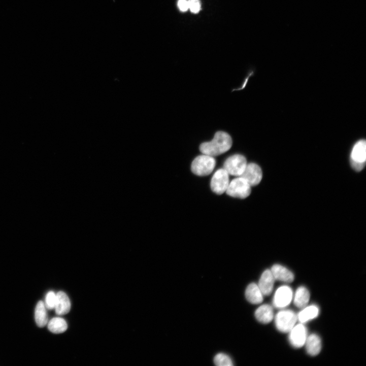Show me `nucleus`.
Segmentation results:
<instances>
[{
    "mask_svg": "<svg viewBox=\"0 0 366 366\" xmlns=\"http://www.w3.org/2000/svg\"><path fill=\"white\" fill-rule=\"evenodd\" d=\"M232 139L227 133L217 132L213 140L203 143L200 151L203 154L212 157L220 155L227 152L232 146Z\"/></svg>",
    "mask_w": 366,
    "mask_h": 366,
    "instance_id": "1",
    "label": "nucleus"
},
{
    "mask_svg": "<svg viewBox=\"0 0 366 366\" xmlns=\"http://www.w3.org/2000/svg\"><path fill=\"white\" fill-rule=\"evenodd\" d=\"M216 166L213 157L205 154L197 157L192 162L191 171L198 176H206L211 174Z\"/></svg>",
    "mask_w": 366,
    "mask_h": 366,
    "instance_id": "2",
    "label": "nucleus"
},
{
    "mask_svg": "<svg viewBox=\"0 0 366 366\" xmlns=\"http://www.w3.org/2000/svg\"><path fill=\"white\" fill-rule=\"evenodd\" d=\"M225 192L230 196L244 199L250 195L251 186L244 178L238 177L229 182Z\"/></svg>",
    "mask_w": 366,
    "mask_h": 366,
    "instance_id": "3",
    "label": "nucleus"
},
{
    "mask_svg": "<svg viewBox=\"0 0 366 366\" xmlns=\"http://www.w3.org/2000/svg\"><path fill=\"white\" fill-rule=\"evenodd\" d=\"M365 141L360 140L355 144L352 150L350 156L351 166L355 171L360 172L365 166Z\"/></svg>",
    "mask_w": 366,
    "mask_h": 366,
    "instance_id": "4",
    "label": "nucleus"
},
{
    "mask_svg": "<svg viewBox=\"0 0 366 366\" xmlns=\"http://www.w3.org/2000/svg\"><path fill=\"white\" fill-rule=\"evenodd\" d=\"M297 317L291 310H282L275 317V324L277 329L282 332H288L294 327Z\"/></svg>",
    "mask_w": 366,
    "mask_h": 366,
    "instance_id": "5",
    "label": "nucleus"
},
{
    "mask_svg": "<svg viewBox=\"0 0 366 366\" xmlns=\"http://www.w3.org/2000/svg\"><path fill=\"white\" fill-rule=\"evenodd\" d=\"M247 165L246 158L243 155L237 154L226 159L224 168L229 175L240 177Z\"/></svg>",
    "mask_w": 366,
    "mask_h": 366,
    "instance_id": "6",
    "label": "nucleus"
},
{
    "mask_svg": "<svg viewBox=\"0 0 366 366\" xmlns=\"http://www.w3.org/2000/svg\"><path fill=\"white\" fill-rule=\"evenodd\" d=\"M229 176L224 169L217 170L213 176L211 181L212 190L218 195L225 192L229 184Z\"/></svg>",
    "mask_w": 366,
    "mask_h": 366,
    "instance_id": "7",
    "label": "nucleus"
},
{
    "mask_svg": "<svg viewBox=\"0 0 366 366\" xmlns=\"http://www.w3.org/2000/svg\"><path fill=\"white\" fill-rule=\"evenodd\" d=\"M241 177L244 178L251 187L255 186L261 182L262 172L261 168L257 164L251 163L247 164Z\"/></svg>",
    "mask_w": 366,
    "mask_h": 366,
    "instance_id": "8",
    "label": "nucleus"
},
{
    "mask_svg": "<svg viewBox=\"0 0 366 366\" xmlns=\"http://www.w3.org/2000/svg\"><path fill=\"white\" fill-rule=\"evenodd\" d=\"M292 298V291L287 286L279 287L276 291L273 300L274 306L278 308H283L288 306Z\"/></svg>",
    "mask_w": 366,
    "mask_h": 366,
    "instance_id": "9",
    "label": "nucleus"
},
{
    "mask_svg": "<svg viewBox=\"0 0 366 366\" xmlns=\"http://www.w3.org/2000/svg\"><path fill=\"white\" fill-rule=\"evenodd\" d=\"M289 341L292 345L296 348L302 347L307 339V330L302 324L293 327L290 331Z\"/></svg>",
    "mask_w": 366,
    "mask_h": 366,
    "instance_id": "10",
    "label": "nucleus"
},
{
    "mask_svg": "<svg viewBox=\"0 0 366 366\" xmlns=\"http://www.w3.org/2000/svg\"><path fill=\"white\" fill-rule=\"evenodd\" d=\"M275 280L271 270H267L262 273L258 286L263 295H269L272 293Z\"/></svg>",
    "mask_w": 366,
    "mask_h": 366,
    "instance_id": "11",
    "label": "nucleus"
},
{
    "mask_svg": "<svg viewBox=\"0 0 366 366\" xmlns=\"http://www.w3.org/2000/svg\"><path fill=\"white\" fill-rule=\"evenodd\" d=\"M57 300L55 310L57 314L64 315L71 310V303L68 295L63 291H59L56 294Z\"/></svg>",
    "mask_w": 366,
    "mask_h": 366,
    "instance_id": "12",
    "label": "nucleus"
},
{
    "mask_svg": "<svg viewBox=\"0 0 366 366\" xmlns=\"http://www.w3.org/2000/svg\"><path fill=\"white\" fill-rule=\"evenodd\" d=\"M271 271L275 279L287 283H291L294 280L293 273L281 265H274Z\"/></svg>",
    "mask_w": 366,
    "mask_h": 366,
    "instance_id": "13",
    "label": "nucleus"
},
{
    "mask_svg": "<svg viewBox=\"0 0 366 366\" xmlns=\"http://www.w3.org/2000/svg\"><path fill=\"white\" fill-rule=\"evenodd\" d=\"M245 296L248 301L253 304H259L263 301V294L258 285L254 283L247 286Z\"/></svg>",
    "mask_w": 366,
    "mask_h": 366,
    "instance_id": "14",
    "label": "nucleus"
},
{
    "mask_svg": "<svg viewBox=\"0 0 366 366\" xmlns=\"http://www.w3.org/2000/svg\"><path fill=\"white\" fill-rule=\"evenodd\" d=\"M47 307L45 303L40 301L38 302L35 310V319L37 325L40 327L45 326L49 322Z\"/></svg>",
    "mask_w": 366,
    "mask_h": 366,
    "instance_id": "15",
    "label": "nucleus"
},
{
    "mask_svg": "<svg viewBox=\"0 0 366 366\" xmlns=\"http://www.w3.org/2000/svg\"><path fill=\"white\" fill-rule=\"evenodd\" d=\"M256 318L262 323L270 322L274 317V312L272 306L263 305L260 306L255 313Z\"/></svg>",
    "mask_w": 366,
    "mask_h": 366,
    "instance_id": "16",
    "label": "nucleus"
},
{
    "mask_svg": "<svg viewBox=\"0 0 366 366\" xmlns=\"http://www.w3.org/2000/svg\"><path fill=\"white\" fill-rule=\"evenodd\" d=\"M308 353L312 356L318 355L321 351V343L320 338L315 334L310 335L306 340Z\"/></svg>",
    "mask_w": 366,
    "mask_h": 366,
    "instance_id": "17",
    "label": "nucleus"
},
{
    "mask_svg": "<svg viewBox=\"0 0 366 366\" xmlns=\"http://www.w3.org/2000/svg\"><path fill=\"white\" fill-rule=\"evenodd\" d=\"M309 299L310 293L306 288L301 286L297 288L294 298V303L296 307L298 308L305 307Z\"/></svg>",
    "mask_w": 366,
    "mask_h": 366,
    "instance_id": "18",
    "label": "nucleus"
},
{
    "mask_svg": "<svg viewBox=\"0 0 366 366\" xmlns=\"http://www.w3.org/2000/svg\"><path fill=\"white\" fill-rule=\"evenodd\" d=\"M48 324L50 331L54 334L63 333L68 328L66 321L61 317L53 318L48 322Z\"/></svg>",
    "mask_w": 366,
    "mask_h": 366,
    "instance_id": "19",
    "label": "nucleus"
},
{
    "mask_svg": "<svg viewBox=\"0 0 366 366\" xmlns=\"http://www.w3.org/2000/svg\"><path fill=\"white\" fill-rule=\"evenodd\" d=\"M319 314V309L316 306H310L305 308L297 315L298 320L304 323L316 317Z\"/></svg>",
    "mask_w": 366,
    "mask_h": 366,
    "instance_id": "20",
    "label": "nucleus"
},
{
    "mask_svg": "<svg viewBox=\"0 0 366 366\" xmlns=\"http://www.w3.org/2000/svg\"><path fill=\"white\" fill-rule=\"evenodd\" d=\"M214 363L218 366H231L233 363L230 357L224 353H218L214 357Z\"/></svg>",
    "mask_w": 366,
    "mask_h": 366,
    "instance_id": "21",
    "label": "nucleus"
},
{
    "mask_svg": "<svg viewBox=\"0 0 366 366\" xmlns=\"http://www.w3.org/2000/svg\"><path fill=\"white\" fill-rule=\"evenodd\" d=\"M56 300V294L53 291H49L46 295L45 303L47 308L49 310L54 309Z\"/></svg>",
    "mask_w": 366,
    "mask_h": 366,
    "instance_id": "22",
    "label": "nucleus"
},
{
    "mask_svg": "<svg viewBox=\"0 0 366 366\" xmlns=\"http://www.w3.org/2000/svg\"><path fill=\"white\" fill-rule=\"evenodd\" d=\"M189 9L194 14L198 13L201 9L199 0H187Z\"/></svg>",
    "mask_w": 366,
    "mask_h": 366,
    "instance_id": "23",
    "label": "nucleus"
},
{
    "mask_svg": "<svg viewBox=\"0 0 366 366\" xmlns=\"http://www.w3.org/2000/svg\"><path fill=\"white\" fill-rule=\"evenodd\" d=\"M178 6L180 10L182 12H185L189 9L187 0H179Z\"/></svg>",
    "mask_w": 366,
    "mask_h": 366,
    "instance_id": "24",
    "label": "nucleus"
}]
</instances>
